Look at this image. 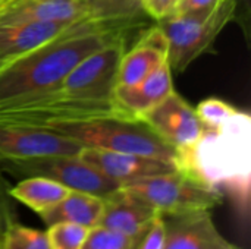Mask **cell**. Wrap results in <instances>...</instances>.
<instances>
[{
  "label": "cell",
  "instance_id": "obj_5",
  "mask_svg": "<svg viewBox=\"0 0 251 249\" xmlns=\"http://www.w3.org/2000/svg\"><path fill=\"white\" fill-rule=\"evenodd\" d=\"M122 188L147 203L156 213L176 214L213 210L224 201V194L196 173L176 169L169 173L124 183Z\"/></svg>",
  "mask_w": 251,
  "mask_h": 249
},
{
  "label": "cell",
  "instance_id": "obj_23",
  "mask_svg": "<svg viewBox=\"0 0 251 249\" xmlns=\"http://www.w3.org/2000/svg\"><path fill=\"white\" fill-rule=\"evenodd\" d=\"M238 110L234 109L231 104L219 100V98H207L199 103L196 113L203 122L204 128L212 129L221 126L224 122H226L232 114H235Z\"/></svg>",
  "mask_w": 251,
  "mask_h": 249
},
{
  "label": "cell",
  "instance_id": "obj_22",
  "mask_svg": "<svg viewBox=\"0 0 251 249\" xmlns=\"http://www.w3.org/2000/svg\"><path fill=\"white\" fill-rule=\"evenodd\" d=\"M138 239L129 238L116 230L94 226L90 229L82 249H134Z\"/></svg>",
  "mask_w": 251,
  "mask_h": 249
},
{
  "label": "cell",
  "instance_id": "obj_28",
  "mask_svg": "<svg viewBox=\"0 0 251 249\" xmlns=\"http://www.w3.org/2000/svg\"><path fill=\"white\" fill-rule=\"evenodd\" d=\"M4 233V232H3ZM3 233L0 235V249H1V241H3Z\"/></svg>",
  "mask_w": 251,
  "mask_h": 249
},
{
  "label": "cell",
  "instance_id": "obj_19",
  "mask_svg": "<svg viewBox=\"0 0 251 249\" xmlns=\"http://www.w3.org/2000/svg\"><path fill=\"white\" fill-rule=\"evenodd\" d=\"M91 18L99 21H140L146 15L140 0H84Z\"/></svg>",
  "mask_w": 251,
  "mask_h": 249
},
{
  "label": "cell",
  "instance_id": "obj_3",
  "mask_svg": "<svg viewBox=\"0 0 251 249\" xmlns=\"http://www.w3.org/2000/svg\"><path fill=\"white\" fill-rule=\"evenodd\" d=\"M71 138L84 148L138 154L172 161L178 166V153L166 144L143 119L134 116L106 117L84 122L54 123L49 128Z\"/></svg>",
  "mask_w": 251,
  "mask_h": 249
},
{
  "label": "cell",
  "instance_id": "obj_25",
  "mask_svg": "<svg viewBox=\"0 0 251 249\" xmlns=\"http://www.w3.org/2000/svg\"><path fill=\"white\" fill-rule=\"evenodd\" d=\"M181 0H140L143 12L156 22L169 18Z\"/></svg>",
  "mask_w": 251,
  "mask_h": 249
},
{
  "label": "cell",
  "instance_id": "obj_21",
  "mask_svg": "<svg viewBox=\"0 0 251 249\" xmlns=\"http://www.w3.org/2000/svg\"><path fill=\"white\" fill-rule=\"evenodd\" d=\"M90 229L75 223H54L47 226L50 249H82Z\"/></svg>",
  "mask_w": 251,
  "mask_h": 249
},
{
  "label": "cell",
  "instance_id": "obj_4",
  "mask_svg": "<svg viewBox=\"0 0 251 249\" xmlns=\"http://www.w3.org/2000/svg\"><path fill=\"white\" fill-rule=\"evenodd\" d=\"M238 0H221L212 10L175 13L159 21L168 43V63L171 69L184 72L203 54L235 16Z\"/></svg>",
  "mask_w": 251,
  "mask_h": 249
},
{
  "label": "cell",
  "instance_id": "obj_20",
  "mask_svg": "<svg viewBox=\"0 0 251 249\" xmlns=\"http://www.w3.org/2000/svg\"><path fill=\"white\" fill-rule=\"evenodd\" d=\"M1 249H50L46 232L28 227L12 219L3 233Z\"/></svg>",
  "mask_w": 251,
  "mask_h": 249
},
{
  "label": "cell",
  "instance_id": "obj_17",
  "mask_svg": "<svg viewBox=\"0 0 251 249\" xmlns=\"http://www.w3.org/2000/svg\"><path fill=\"white\" fill-rule=\"evenodd\" d=\"M69 192L71 189L62 183L37 176L19 179L15 186L9 188L10 198L22 203L38 216L59 204Z\"/></svg>",
  "mask_w": 251,
  "mask_h": 249
},
{
  "label": "cell",
  "instance_id": "obj_24",
  "mask_svg": "<svg viewBox=\"0 0 251 249\" xmlns=\"http://www.w3.org/2000/svg\"><path fill=\"white\" fill-rule=\"evenodd\" d=\"M165 239H166L165 220H163V216L160 213H157L153 217L147 230L138 239L134 249H163L165 248Z\"/></svg>",
  "mask_w": 251,
  "mask_h": 249
},
{
  "label": "cell",
  "instance_id": "obj_29",
  "mask_svg": "<svg viewBox=\"0 0 251 249\" xmlns=\"http://www.w3.org/2000/svg\"><path fill=\"white\" fill-rule=\"evenodd\" d=\"M232 249H237V248H232Z\"/></svg>",
  "mask_w": 251,
  "mask_h": 249
},
{
  "label": "cell",
  "instance_id": "obj_18",
  "mask_svg": "<svg viewBox=\"0 0 251 249\" xmlns=\"http://www.w3.org/2000/svg\"><path fill=\"white\" fill-rule=\"evenodd\" d=\"M168 62V51L138 41L131 51L124 53L119 63L118 85L134 87L144 81L162 63Z\"/></svg>",
  "mask_w": 251,
  "mask_h": 249
},
{
  "label": "cell",
  "instance_id": "obj_6",
  "mask_svg": "<svg viewBox=\"0 0 251 249\" xmlns=\"http://www.w3.org/2000/svg\"><path fill=\"white\" fill-rule=\"evenodd\" d=\"M0 175L16 179L47 178L71 191L107 198L121 189V183L104 176L79 156H34L0 161Z\"/></svg>",
  "mask_w": 251,
  "mask_h": 249
},
{
  "label": "cell",
  "instance_id": "obj_16",
  "mask_svg": "<svg viewBox=\"0 0 251 249\" xmlns=\"http://www.w3.org/2000/svg\"><path fill=\"white\" fill-rule=\"evenodd\" d=\"M103 207L104 198L71 191L59 204L40 214V217L47 226L54 223H75L91 229L99 225Z\"/></svg>",
  "mask_w": 251,
  "mask_h": 249
},
{
  "label": "cell",
  "instance_id": "obj_9",
  "mask_svg": "<svg viewBox=\"0 0 251 249\" xmlns=\"http://www.w3.org/2000/svg\"><path fill=\"white\" fill-rule=\"evenodd\" d=\"M84 147L44 128L0 125V161L34 156H78Z\"/></svg>",
  "mask_w": 251,
  "mask_h": 249
},
{
  "label": "cell",
  "instance_id": "obj_2",
  "mask_svg": "<svg viewBox=\"0 0 251 249\" xmlns=\"http://www.w3.org/2000/svg\"><path fill=\"white\" fill-rule=\"evenodd\" d=\"M178 167L190 170L249 214L251 183V119L237 112L218 128L207 129L200 141L179 156Z\"/></svg>",
  "mask_w": 251,
  "mask_h": 249
},
{
  "label": "cell",
  "instance_id": "obj_7",
  "mask_svg": "<svg viewBox=\"0 0 251 249\" xmlns=\"http://www.w3.org/2000/svg\"><path fill=\"white\" fill-rule=\"evenodd\" d=\"M125 53L124 37L82 59L59 84L69 97L90 101H113L119 63Z\"/></svg>",
  "mask_w": 251,
  "mask_h": 249
},
{
  "label": "cell",
  "instance_id": "obj_27",
  "mask_svg": "<svg viewBox=\"0 0 251 249\" xmlns=\"http://www.w3.org/2000/svg\"><path fill=\"white\" fill-rule=\"evenodd\" d=\"M221 0H181V3L176 6L175 13H191V12H203V10H212Z\"/></svg>",
  "mask_w": 251,
  "mask_h": 249
},
{
  "label": "cell",
  "instance_id": "obj_13",
  "mask_svg": "<svg viewBox=\"0 0 251 249\" xmlns=\"http://www.w3.org/2000/svg\"><path fill=\"white\" fill-rule=\"evenodd\" d=\"M157 213L143 200L125 191H119L104 198V207L97 226H103L129 238L140 239Z\"/></svg>",
  "mask_w": 251,
  "mask_h": 249
},
{
  "label": "cell",
  "instance_id": "obj_12",
  "mask_svg": "<svg viewBox=\"0 0 251 249\" xmlns=\"http://www.w3.org/2000/svg\"><path fill=\"white\" fill-rule=\"evenodd\" d=\"M87 18L91 16L84 0H0V25L74 23Z\"/></svg>",
  "mask_w": 251,
  "mask_h": 249
},
{
  "label": "cell",
  "instance_id": "obj_8",
  "mask_svg": "<svg viewBox=\"0 0 251 249\" xmlns=\"http://www.w3.org/2000/svg\"><path fill=\"white\" fill-rule=\"evenodd\" d=\"M143 119L179 156L190 151L203 136L204 125L179 94L172 91L162 103L146 112Z\"/></svg>",
  "mask_w": 251,
  "mask_h": 249
},
{
  "label": "cell",
  "instance_id": "obj_30",
  "mask_svg": "<svg viewBox=\"0 0 251 249\" xmlns=\"http://www.w3.org/2000/svg\"><path fill=\"white\" fill-rule=\"evenodd\" d=\"M0 68H3V66H0Z\"/></svg>",
  "mask_w": 251,
  "mask_h": 249
},
{
  "label": "cell",
  "instance_id": "obj_15",
  "mask_svg": "<svg viewBox=\"0 0 251 249\" xmlns=\"http://www.w3.org/2000/svg\"><path fill=\"white\" fill-rule=\"evenodd\" d=\"M172 91H175L172 85V69L165 62L134 87L116 85L113 98L128 114L141 117L146 112L162 103Z\"/></svg>",
  "mask_w": 251,
  "mask_h": 249
},
{
  "label": "cell",
  "instance_id": "obj_26",
  "mask_svg": "<svg viewBox=\"0 0 251 249\" xmlns=\"http://www.w3.org/2000/svg\"><path fill=\"white\" fill-rule=\"evenodd\" d=\"M9 185L0 175V235L4 232L7 223L15 219V211L10 204V195H9Z\"/></svg>",
  "mask_w": 251,
  "mask_h": 249
},
{
  "label": "cell",
  "instance_id": "obj_14",
  "mask_svg": "<svg viewBox=\"0 0 251 249\" xmlns=\"http://www.w3.org/2000/svg\"><path fill=\"white\" fill-rule=\"evenodd\" d=\"M75 23L78 22H31L0 25V66H4L25 53L57 38L60 34L69 31Z\"/></svg>",
  "mask_w": 251,
  "mask_h": 249
},
{
  "label": "cell",
  "instance_id": "obj_1",
  "mask_svg": "<svg viewBox=\"0 0 251 249\" xmlns=\"http://www.w3.org/2000/svg\"><path fill=\"white\" fill-rule=\"evenodd\" d=\"M121 21L84 19L57 38L0 68V103L57 87L88 54L125 35Z\"/></svg>",
  "mask_w": 251,
  "mask_h": 249
},
{
  "label": "cell",
  "instance_id": "obj_10",
  "mask_svg": "<svg viewBox=\"0 0 251 249\" xmlns=\"http://www.w3.org/2000/svg\"><path fill=\"white\" fill-rule=\"evenodd\" d=\"M166 239L163 249H232L218 230L207 210L162 214Z\"/></svg>",
  "mask_w": 251,
  "mask_h": 249
},
{
  "label": "cell",
  "instance_id": "obj_11",
  "mask_svg": "<svg viewBox=\"0 0 251 249\" xmlns=\"http://www.w3.org/2000/svg\"><path fill=\"white\" fill-rule=\"evenodd\" d=\"M78 156L104 176L119 182L121 186L128 182L169 173L178 169L172 161L97 148H82Z\"/></svg>",
  "mask_w": 251,
  "mask_h": 249
}]
</instances>
